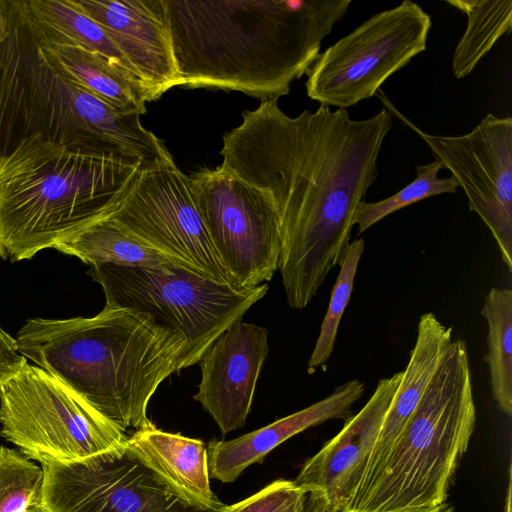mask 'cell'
<instances>
[{
	"instance_id": "1",
	"label": "cell",
	"mask_w": 512,
	"mask_h": 512,
	"mask_svg": "<svg viewBox=\"0 0 512 512\" xmlns=\"http://www.w3.org/2000/svg\"><path fill=\"white\" fill-rule=\"evenodd\" d=\"M392 124L386 108L363 120L321 105L290 117L273 99L244 111L241 124L223 135L220 166L267 190L275 203L290 307L305 308L340 266Z\"/></svg>"
},
{
	"instance_id": "2",
	"label": "cell",
	"mask_w": 512,
	"mask_h": 512,
	"mask_svg": "<svg viewBox=\"0 0 512 512\" xmlns=\"http://www.w3.org/2000/svg\"><path fill=\"white\" fill-rule=\"evenodd\" d=\"M179 86L264 100L290 92L350 0H163Z\"/></svg>"
},
{
	"instance_id": "3",
	"label": "cell",
	"mask_w": 512,
	"mask_h": 512,
	"mask_svg": "<svg viewBox=\"0 0 512 512\" xmlns=\"http://www.w3.org/2000/svg\"><path fill=\"white\" fill-rule=\"evenodd\" d=\"M17 350L78 394L123 433L153 426L158 386L184 369V337L142 311L105 305L92 317L30 318Z\"/></svg>"
},
{
	"instance_id": "4",
	"label": "cell",
	"mask_w": 512,
	"mask_h": 512,
	"mask_svg": "<svg viewBox=\"0 0 512 512\" xmlns=\"http://www.w3.org/2000/svg\"><path fill=\"white\" fill-rule=\"evenodd\" d=\"M143 166L118 148L23 140L0 162V256L31 259L108 218Z\"/></svg>"
},
{
	"instance_id": "5",
	"label": "cell",
	"mask_w": 512,
	"mask_h": 512,
	"mask_svg": "<svg viewBox=\"0 0 512 512\" xmlns=\"http://www.w3.org/2000/svg\"><path fill=\"white\" fill-rule=\"evenodd\" d=\"M0 42V162L25 139L57 146L118 148L144 164L169 155L139 114H121L64 76L41 53L39 30L24 0H4Z\"/></svg>"
},
{
	"instance_id": "6",
	"label": "cell",
	"mask_w": 512,
	"mask_h": 512,
	"mask_svg": "<svg viewBox=\"0 0 512 512\" xmlns=\"http://www.w3.org/2000/svg\"><path fill=\"white\" fill-rule=\"evenodd\" d=\"M476 425L467 343L452 340L381 472L351 512L442 505Z\"/></svg>"
},
{
	"instance_id": "7",
	"label": "cell",
	"mask_w": 512,
	"mask_h": 512,
	"mask_svg": "<svg viewBox=\"0 0 512 512\" xmlns=\"http://www.w3.org/2000/svg\"><path fill=\"white\" fill-rule=\"evenodd\" d=\"M103 289L106 304L151 315L182 335L187 344L184 368L199 362L214 341L268 292V284L238 290L191 269L92 265L87 272Z\"/></svg>"
},
{
	"instance_id": "8",
	"label": "cell",
	"mask_w": 512,
	"mask_h": 512,
	"mask_svg": "<svg viewBox=\"0 0 512 512\" xmlns=\"http://www.w3.org/2000/svg\"><path fill=\"white\" fill-rule=\"evenodd\" d=\"M0 425V435L36 461L80 460L127 440L83 398L24 357L0 379Z\"/></svg>"
},
{
	"instance_id": "9",
	"label": "cell",
	"mask_w": 512,
	"mask_h": 512,
	"mask_svg": "<svg viewBox=\"0 0 512 512\" xmlns=\"http://www.w3.org/2000/svg\"><path fill=\"white\" fill-rule=\"evenodd\" d=\"M45 512H222L183 492L127 440L75 461L40 458Z\"/></svg>"
},
{
	"instance_id": "10",
	"label": "cell",
	"mask_w": 512,
	"mask_h": 512,
	"mask_svg": "<svg viewBox=\"0 0 512 512\" xmlns=\"http://www.w3.org/2000/svg\"><path fill=\"white\" fill-rule=\"evenodd\" d=\"M431 17L404 0L376 13L340 38L307 71L310 99L346 109L373 97L382 84L426 50Z\"/></svg>"
},
{
	"instance_id": "11",
	"label": "cell",
	"mask_w": 512,
	"mask_h": 512,
	"mask_svg": "<svg viewBox=\"0 0 512 512\" xmlns=\"http://www.w3.org/2000/svg\"><path fill=\"white\" fill-rule=\"evenodd\" d=\"M189 178L229 284L246 290L270 281L281 255L280 220L271 194L221 166Z\"/></svg>"
},
{
	"instance_id": "12",
	"label": "cell",
	"mask_w": 512,
	"mask_h": 512,
	"mask_svg": "<svg viewBox=\"0 0 512 512\" xmlns=\"http://www.w3.org/2000/svg\"><path fill=\"white\" fill-rule=\"evenodd\" d=\"M108 218L186 268L229 284L190 178L176 166L172 155L143 166Z\"/></svg>"
},
{
	"instance_id": "13",
	"label": "cell",
	"mask_w": 512,
	"mask_h": 512,
	"mask_svg": "<svg viewBox=\"0 0 512 512\" xmlns=\"http://www.w3.org/2000/svg\"><path fill=\"white\" fill-rule=\"evenodd\" d=\"M386 109L416 132L435 159L462 187L470 211L491 231L502 259L512 271V118L486 115L469 133L439 136L426 133L400 113L386 97Z\"/></svg>"
},
{
	"instance_id": "14",
	"label": "cell",
	"mask_w": 512,
	"mask_h": 512,
	"mask_svg": "<svg viewBox=\"0 0 512 512\" xmlns=\"http://www.w3.org/2000/svg\"><path fill=\"white\" fill-rule=\"evenodd\" d=\"M268 352V330L239 320L199 360L201 379L194 399L223 435L245 424Z\"/></svg>"
},
{
	"instance_id": "15",
	"label": "cell",
	"mask_w": 512,
	"mask_h": 512,
	"mask_svg": "<svg viewBox=\"0 0 512 512\" xmlns=\"http://www.w3.org/2000/svg\"><path fill=\"white\" fill-rule=\"evenodd\" d=\"M108 34L158 99L179 86L163 0H71Z\"/></svg>"
},
{
	"instance_id": "16",
	"label": "cell",
	"mask_w": 512,
	"mask_h": 512,
	"mask_svg": "<svg viewBox=\"0 0 512 512\" xmlns=\"http://www.w3.org/2000/svg\"><path fill=\"white\" fill-rule=\"evenodd\" d=\"M452 340V327L442 324L434 313L420 316L409 361L367 455L359 483L343 510L353 511L377 480L387 454L421 400Z\"/></svg>"
},
{
	"instance_id": "17",
	"label": "cell",
	"mask_w": 512,
	"mask_h": 512,
	"mask_svg": "<svg viewBox=\"0 0 512 512\" xmlns=\"http://www.w3.org/2000/svg\"><path fill=\"white\" fill-rule=\"evenodd\" d=\"M364 390V382L349 380L322 400L263 428L232 440L210 442L209 476L223 483L233 482L247 467L262 463L269 452L294 435L328 420L349 419Z\"/></svg>"
},
{
	"instance_id": "18",
	"label": "cell",
	"mask_w": 512,
	"mask_h": 512,
	"mask_svg": "<svg viewBox=\"0 0 512 512\" xmlns=\"http://www.w3.org/2000/svg\"><path fill=\"white\" fill-rule=\"evenodd\" d=\"M379 421L377 405L368 400L305 462L294 483L307 491L320 492L342 510L356 488L365 451L376 434Z\"/></svg>"
},
{
	"instance_id": "19",
	"label": "cell",
	"mask_w": 512,
	"mask_h": 512,
	"mask_svg": "<svg viewBox=\"0 0 512 512\" xmlns=\"http://www.w3.org/2000/svg\"><path fill=\"white\" fill-rule=\"evenodd\" d=\"M37 27L40 50L47 62L119 113L142 115L146 112V103L156 100L138 77L106 57L75 45L48 40L38 24Z\"/></svg>"
},
{
	"instance_id": "20",
	"label": "cell",
	"mask_w": 512,
	"mask_h": 512,
	"mask_svg": "<svg viewBox=\"0 0 512 512\" xmlns=\"http://www.w3.org/2000/svg\"><path fill=\"white\" fill-rule=\"evenodd\" d=\"M127 441L183 492L206 504H222L210 487L207 447L201 440L153 425L134 431Z\"/></svg>"
},
{
	"instance_id": "21",
	"label": "cell",
	"mask_w": 512,
	"mask_h": 512,
	"mask_svg": "<svg viewBox=\"0 0 512 512\" xmlns=\"http://www.w3.org/2000/svg\"><path fill=\"white\" fill-rule=\"evenodd\" d=\"M54 249L74 256L85 264L116 265L123 267H157L175 264L185 267L118 225L110 218L84 229ZM186 268V267H185Z\"/></svg>"
},
{
	"instance_id": "22",
	"label": "cell",
	"mask_w": 512,
	"mask_h": 512,
	"mask_svg": "<svg viewBox=\"0 0 512 512\" xmlns=\"http://www.w3.org/2000/svg\"><path fill=\"white\" fill-rule=\"evenodd\" d=\"M25 4L46 39L98 53L138 77L105 30L71 0H25Z\"/></svg>"
},
{
	"instance_id": "23",
	"label": "cell",
	"mask_w": 512,
	"mask_h": 512,
	"mask_svg": "<svg viewBox=\"0 0 512 512\" xmlns=\"http://www.w3.org/2000/svg\"><path fill=\"white\" fill-rule=\"evenodd\" d=\"M467 16L466 29L452 57L457 79L469 75L495 43L512 29V0H448Z\"/></svg>"
},
{
	"instance_id": "24",
	"label": "cell",
	"mask_w": 512,
	"mask_h": 512,
	"mask_svg": "<svg viewBox=\"0 0 512 512\" xmlns=\"http://www.w3.org/2000/svg\"><path fill=\"white\" fill-rule=\"evenodd\" d=\"M482 316L488 333V365L492 397L497 408L512 416V290L491 288L484 299Z\"/></svg>"
},
{
	"instance_id": "25",
	"label": "cell",
	"mask_w": 512,
	"mask_h": 512,
	"mask_svg": "<svg viewBox=\"0 0 512 512\" xmlns=\"http://www.w3.org/2000/svg\"><path fill=\"white\" fill-rule=\"evenodd\" d=\"M44 473L19 450L0 446V512H45Z\"/></svg>"
},
{
	"instance_id": "26",
	"label": "cell",
	"mask_w": 512,
	"mask_h": 512,
	"mask_svg": "<svg viewBox=\"0 0 512 512\" xmlns=\"http://www.w3.org/2000/svg\"><path fill=\"white\" fill-rule=\"evenodd\" d=\"M443 164L434 160L416 167V177L397 193L376 202L362 201L354 215L358 233H363L388 215L426 198L444 193H456L459 187L452 177L440 178Z\"/></svg>"
},
{
	"instance_id": "27",
	"label": "cell",
	"mask_w": 512,
	"mask_h": 512,
	"mask_svg": "<svg viewBox=\"0 0 512 512\" xmlns=\"http://www.w3.org/2000/svg\"><path fill=\"white\" fill-rule=\"evenodd\" d=\"M364 239L353 240L340 264V272L332 289L329 306L308 361V372L313 373L330 358L337 337L340 320L354 287L357 267L364 252Z\"/></svg>"
},
{
	"instance_id": "28",
	"label": "cell",
	"mask_w": 512,
	"mask_h": 512,
	"mask_svg": "<svg viewBox=\"0 0 512 512\" xmlns=\"http://www.w3.org/2000/svg\"><path fill=\"white\" fill-rule=\"evenodd\" d=\"M307 492L294 481L279 479L252 496L225 506L222 512H289L305 500Z\"/></svg>"
},
{
	"instance_id": "29",
	"label": "cell",
	"mask_w": 512,
	"mask_h": 512,
	"mask_svg": "<svg viewBox=\"0 0 512 512\" xmlns=\"http://www.w3.org/2000/svg\"><path fill=\"white\" fill-rule=\"evenodd\" d=\"M22 358L17 350L15 338L0 327V379L8 368Z\"/></svg>"
},
{
	"instance_id": "30",
	"label": "cell",
	"mask_w": 512,
	"mask_h": 512,
	"mask_svg": "<svg viewBox=\"0 0 512 512\" xmlns=\"http://www.w3.org/2000/svg\"><path fill=\"white\" fill-rule=\"evenodd\" d=\"M341 509L331 504L317 491H308L304 512H340Z\"/></svg>"
},
{
	"instance_id": "31",
	"label": "cell",
	"mask_w": 512,
	"mask_h": 512,
	"mask_svg": "<svg viewBox=\"0 0 512 512\" xmlns=\"http://www.w3.org/2000/svg\"><path fill=\"white\" fill-rule=\"evenodd\" d=\"M511 466L509 468V481L507 487V493L505 498V505L503 512H512V481H511Z\"/></svg>"
},
{
	"instance_id": "32",
	"label": "cell",
	"mask_w": 512,
	"mask_h": 512,
	"mask_svg": "<svg viewBox=\"0 0 512 512\" xmlns=\"http://www.w3.org/2000/svg\"><path fill=\"white\" fill-rule=\"evenodd\" d=\"M6 29V16L4 9V0H0V42L2 41L5 35Z\"/></svg>"
},
{
	"instance_id": "33",
	"label": "cell",
	"mask_w": 512,
	"mask_h": 512,
	"mask_svg": "<svg viewBox=\"0 0 512 512\" xmlns=\"http://www.w3.org/2000/svg\"><path fill=\"white\" fill-rule=\"evenodd\" d=\"M306 497H307V495H306ZM305 503H306V498L302 503H300L297 507H295L294 509H292L289 512H304L305 511Z\"/></svg>"
}]
</instances>
